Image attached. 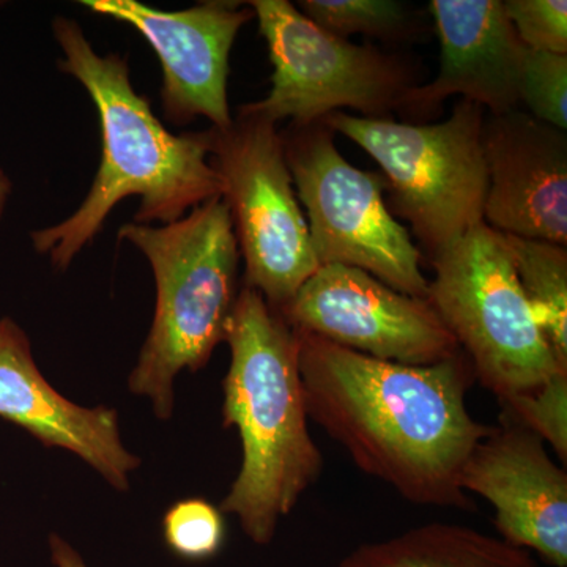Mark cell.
Returning <instances> with one entry per match:
<instances>
[{
	"label": "cell",
	"mask_w": 567,
	"mask_h": 567,
	"mask_svg": "<svg viewBox=\"0 0 567 567\" xmlns=\"http://www.w3.org/2000/svg\"><path fill=\"white\" fill-rule=\"evenodd\" d=\"M267 41L271 91L240 110L290 125L323 121L346 107L361 117L390 118L405 110L415 87L412 74L393 55L331 35L287 0L248 2Z\"/></svg>",
	"instance_id": "9"
},
{
	"label": "cell",
	"mask_w": 567,
	"mask_h": 567,
	"mask_svg": "<svg viewBox=\"0 0 567 567\" xmlns=\"http://www.w3.org/2000/svg\"><path fill=\"white\" fill-rule=\"evenodd\" d=\"M522 290L548 346L567 364V248L505 235Z\"/></svg>",
	"instance_id": "17"
},
{
	"label": "cell",
	"mask_w": 567,
	"mask_h": 567,
	"mask_svg": "<svg viewBox=\"0 0 567 567\" xmlns=\"http://www.w3.org/2000/svg\"><path fill=\"white\" fill-rule=\"evenodd\" d=\"M429 11L442 62L434 81L410 91L405 110L432 111L453 95L487 114L518 110L527 48L507 20L503 0H432Z\"/></svg>",
	"instance_id": "14"
},
{
	"label": "cell",
	"mask_w": 567,
	"mask_h": 567,
	"mask_svg": "<svg viewBox=\"0 0 567 567\" xmlns=\"http://www.w3.org/2000/svg\"><path fill=\"white\" fill-rule=\"evenodd\" d=\"M484 117L480 104L458 100L447 121L431 125L344 111L323 121L375 159L385 174L393 212L410 224L432 260L484 223Z\"/></svg>",
	"instance_id": "6"
},
{
	"label": "cell",
	"mask_w": 567,
	"mask_h": 567,
	"mask_svg": "<svg viewBox=\"0 0 567 567\" xmlns=\"http://www.w3.org/2000/svg\"><path fill=\"white\" fill-rule=\"evenodd\" d=\"M52 31L62 50L59 69L91 95L103 142L102 164L84 203L62 223L31 235L33 248L65 270L126 197L141 199L134 223L166 226L223 197L224 183L208 159L210 130L181 136L167 132L134 91L125 59L99 54L70 18H55Z\"/></svg>",
	"instance_id": "2"
},
{
	"label": "cell",
	"mask_w": 567,
	"mask_h": 567,
	"mask_svg": "<svg viewBox=\"0 0 567 567\" xmlns=\"http://www.w3.org/2000/svg\"><path fill=\"white\" fill-rule=\"evenodd\" d=\"M297 9L339 39L368 35L401 40L409 39L413 32L409 9L395 0H301Z\"/></svg>",
	"instance_id": "18"
},
{
	"label": "cell",
	"mask_w": 567,
	"mask_h": 567,
	"mask_svg": "<svg viewBox=\"0 0 567 567\" xmlns=\"http://www.w3.org/2000/svg\"><path fill=\"white\" fill-rule=\"evenodd\" d=\"M431 262L427 301L499 404L567 371L529 308L505 234L480 224Z\"/></svg>",
	"instance_id": "5"
},
{
	"label": "cell",
	"mask_w": 567,
	"mask_h": 567,
	"mask_svg": "<svg viewBox=\"0 0 567 567\" xmlns=\"http://www.w3.org/2000/svg\"><path fill=\"white\" fill-rule=\"evenodd\" d=\"M52 561L58 567H87L80 554L59 536L51 537Z\"/></svg>",
	"instance_id": "23"
},
{
	"label": "cell",
	"mask_w": 567,
	"mask_h": 567,
	"mask_svg": "<svg viewBox=\"0 0 567 567\" xmlns=\"http://www.w3.org/2000/svg\"><path fill=\"white\" fill-rule=\"evenodd\" d=\"M331 567H543L533 554L475 528L445 522L417 525L363 544Z\"/></svg>",
	"instance_id": "16"
},
{
	"label": "cell",
	"mask_w": 567,
	"mask_h": 567,
	"mask_svg": "<svg viewBox=\"0 0 567 567\" xmlns=\"http://www.w3.org/2000/svg\"><path fill=\"white\" fill-rule=\"evenodd\" d=\"M320 267L360 268L391 289L427 300L423 254L383 199L386 182L347 162L324 121L281 133Z\"/></svg>",
	"instance_id": "7"
},
{
	"label": "cell",
	"mask_w": 567,
	"mask_h": 567,
	"mask_svg": "<svg viewBox=\"0 0 567 567\" xmlns=\"http://www.w3.org/2000/svg\"><path fill=\"white\" fill-rule=\"evenodd\" d=\"M210 164L221 175L245 286L281 312L320 268L276 123L238 110L233 125L210 128Z\"/></svg>",
	"instance_id": "8"
},
{
	"label": "cell",
	"mask_w": 567,
	"mask_h": 567,
	"mask_svg": "<svg viewBox=\"0 0 567 567\" xmlns=\"http://www.w3.org/2000/svg\"><path fill=\"white\" fill-rule=\"evenodd\" d=\"M297 333L308 415L357 468L413 505L472 509L462 470L492 425L466 406L476 382L466 354L406 365Z\"/></svg>",
	"instance_id": "1"
},
{
	"label": "cell",
	"mask_w": 567,
	"mask_h": 567,
	"mask_svg": "<svg viewBox=\"0 0 567 567\" xmlns=\"http://www.w3.org/2000/svg\"><path fill=\"white\" fill-rule=\"evenodd\" d=\"M118 238L147 257L156 282L155 317L130 390L151 399L156 416L167 420L175 377L199 371L226 341L240 262L233 218L216 197L166 226L125 224Z\"/></svg>",
	"instance_id": "4"
},
{
	"label": "cell",
	"mask_w": 567,
	"mask_h": 567,
	"mask_svg": "<svg viewBox=\"0 0 567 567\" xmlns=\"http://www.w3.org/2000/svg\"><path fill=\"white\" fill-rule=\"evenodd\" d=\"M11 194V182L10 178L7 177V174L3 171H0V221L3 218V212H6L7 203H9V197Z\"/></svg>",
	"instance_id": "24"
},
{
	"label": "cell",
	"mask_w": 567,
	"mask_h": 567,
	"mask_svg": "<svg viewBox=\"0 0 567 567\" xmlns=\"http://www.w3.org/2000/svg\"><path fill=\"white\" fill-rule=\"evenodd\" d=\"M484 223L513 237L567 246L566 132L514 110L487 114Z\"/></svg>",
	"instance_id": "13"
},
{
	"label": "cell",
	"mask_w": 567,
	"mask_h": 567,
	"mask_svg": "<svg viewBox=\"0 0 567 567\" xmlns=\"http://www.w3.org/2000/svg\"><path fill=\"white\" fill-rule=\"evenodd\" d=\"M0 416L25 429L44 446L71 451L118 491L130 486L140 458L123 446L115 410L84 409L47 382L31 342L13 320H0Z\"/></svg>",
	"instance_id": "15"
},
{
	"label": "cell",
	"mask_w": 567,
	"mask_h": 567,
	"mask_svg": "<svg viewBox=\"0 0 567 567\" xmlns=\"http://www.w3.org/2000/svg\"><path fill=\"white\" fill-rule=\"evenodd\" d=\"M461 486L494 506L499 539L567 567V473L535 432L502 415L466 461Z\"/></svg>",
	"instance_id": "12"
},
{
	"label": "cell",
	"mask_w": 567,
	"mask_h": 567,
	"mask_svg": "<svg viewBox=\"0 0 567 567\" xmlns=\"http://www.w3.org/2000/svg\"><path fill=\"white\" fill-rule=\"evenodd\" d=\"M111 20L126 22L148 41L163 66L162 103L167 121L186 125L196 117L213 128L233 125L227 102L229 59L238 32L254 18L248 3L203 2L163 11L136 0H82Z\"/></svg>",
	"instance_id": "11"
},
{
	"label": "cell",
	"mask_w": 567,
	"mask_h": 567,
	"mask_svg": "<svg viewBox=\"0 0 567 567\" xmlns=\"http://www.w3.org/2000/svg\"><path fill=\"white\" fill-rule=\"evenodd\" d=\"M503 6L527 50L567 55L566 0H506Z\"/></svg>",
	"instance_id": "22"
},
{
	"label": "cell",
	"mask_w": 567,
	"mask_h": 567,
	"mask_svg": "<svg viewBox=\"0 0 567 567\" xmlns=\"http://www.w3.org/2000/svg\"><path fill=\"white\" fill-rule=\"evenodd\" d=\"M166 546L186 561H205L219 554L226 539L221 511L200 498L175 503L163 520Z\"/></svg>",
	"instance_id": "19"
},
{
	"label": "cell",
	"mask_w": 567,
	"mask_h": 567,
	"mask_svg": "<svg viewBox=\"0 0 567 567\" xmlns=\"http://www.w3.org/2000/svg\"><path fill=\"white\" fill-rule=\"evenodd\" d=\"M226 342L224 425L237 429L244 458L221 511L237 516L249 539L265 546L279 518L322 475L323 456L309 432L297 330L245 286Z\"/></svg>",
	"instance_id": "3"
},
{
	"label": "cell",
	"mask_w": 567,
	"mask_h": 567,
	"mask_svg": "<svg viewBox=\"0 0 567 567\" xmlns=\"http://www.w3.org/2000/svg\"><path fill=\"white\" fill-rule=\"evenodd\" d=\"M503 416L535 432L567 462V371H559L527 394L502 402Z\"/></svg>",
	"instance_id": "20"
},
{
	"label": "cell",
	"mask_w": 567,
	"mask_h": 567,
	"mask_svg": "<svg viewBox=\"0 0 567 567\" xmlns=\"http://www.w3.org/2000/svg\"><path fill=\"white\" fill-rule=\"evenodd\" d=\"M520 104L537 121L566 132L567 55L527 50L520 82Z\"/></svg>",
	"instance_id": "21"
},
{
	"label": "cell",
	"mask_w": 567,
	"mask_h": 567,
	"mask_svg": "<svg viewBox=\"0 0 567 567\" xmlns=\"http://www.w3.org/2000/svg\"><path fill=\"white\" fill-rule=\"evenodd\" d=\"M279 315L295 330L390 363L431 365L461 350L427 300L344 265L320 267Z\"/></svg>",
	"instance_id": "10"
}]
</instances>
